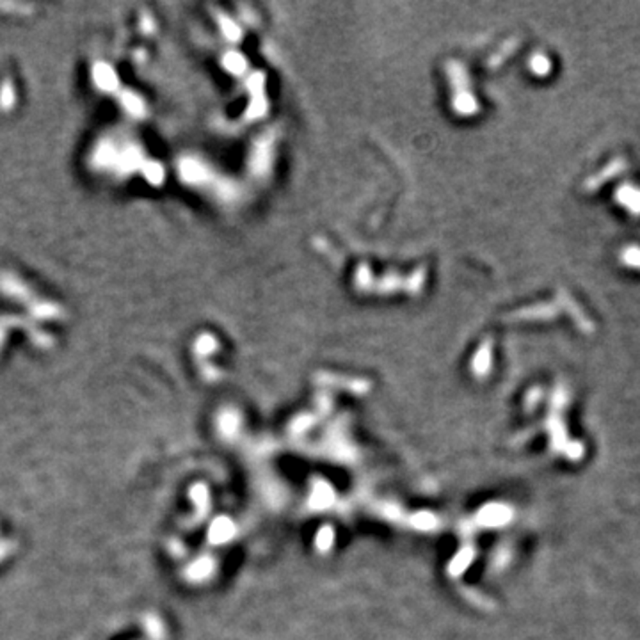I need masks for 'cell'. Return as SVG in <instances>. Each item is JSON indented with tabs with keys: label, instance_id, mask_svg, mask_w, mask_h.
I'll use <instances>...</instances> for the list:
<instances>
[{
	"label": "cell",
	"instance_id": "6da1fadb",
	"mask_svg": "<svg viewBox=\"0 0 640 640\" xmlns=\"http://www.w3.org/2000/svg\"><path fill=\"white\" fill-rule=\"evenodd\" d=\"M628 164H626V160H624V158H615V160H612L610 164H608L607 167H603L601 171H599L598 175H594L592 176V178H589L585 182V191H589V192H592V191H596V189H599L603 185V183L607 182V180H612V178H615V176L619 175L621 171H624V167H626Z\"/></svg>",
	"mask_w": 640,
	"mask_h": 640
},
{
	"label": "cell",
	"instance_id": "7a4b0ae2",
	"mask_svg": "<svg viewBox=\"0 0 640 640\" xmlns=\"http://www.w3.org/2000/svg\"><path fill=\"white\" fill-rule=\"evenodd\" d=\"M615 198L626 210L632 212V216H640V189L633 187L632 183H628V185H623L617 191Z\"/></svg>",
	"mask_w": 640,
	"mask_h": 640
},
{
	"label": "cell",
	"instance_id": "3957f363",
	"mask_svg": "<svg viewBox=\"0 0 640 640\" xmlns=\"http://www.w3.org/2000/svg\"><path fill=\"white\" fill-rule=\"evenodd\" d=\"M561 297H562L561 301H562V304L565 306V310H567V312L571 313V317H573L574 324H576L578 328L582 329V331H585V333H590V331H592V324H590V320L587 319L585 315H583L582 310H580V308L576 306V303L573 301V297H571V295H565V294H561Z\"/></svg>",
	"mask_w": 640,
	"mask_h": 640
},
{
	"label": "cell",
	"instance_id": "277c9868",
	"mask_svg": "<svg viewBox=\"0 0 640 640\" xmlns=\"http://www.w3.org/2000/svg\"><path fill=\"white\" fill-rule=\"evenodd\" d=\"M621 262L628 267H633V269H640V247L630 245V247L621 251Z\"/></svg>",
	"mask_w": 640,
	"mask_h": 640
}]
</instances>
